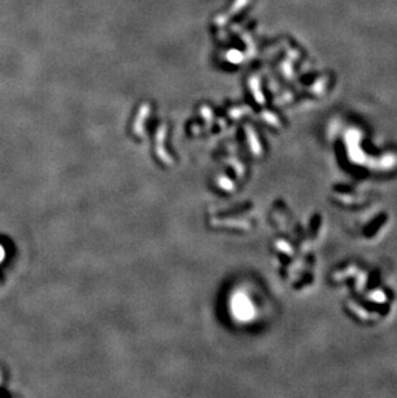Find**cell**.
Masks as SVG:
<instances>
[{"label":"cell","mask_w":397,"mask_h":398,"mask_svg":"<svg viewBox=\"0 0 397 398\" xmlns=\"http://www.w3.org/2000/svg\"><path fill=\"white\" fill-rule=\"evenodd\" d=\"M247 304V299L241 296V295H236L235 298L232 299V310H234L237 317L247 318L248 313L250 314V311H248Z\"/></svg>","instance_id":"1"},{"label":"cell","mask_w":397,"mask_h":398,"mask_svg":"<svg viewBox=\"0 0 397 398\" xmlns=\"http://www.w3.org/2000/svg\"><path fill=\"white\" fill-rule=\"evenodd\" d=\"M4 259H5V249H4V246L0 243V263L3 262Z\"/></svg>","instance_id":"2"},{"label":"cell","mask_w":397,"mask_h":398,"mask_svg":"<svg viewBox=\"0 0 397 398\" xmlns=\"http://www.w3.org/2000/svg\"><path fill=\"white\" fill-rule=\"evenodd\" d=\"M0 383H1V374H0Z\"/></svg>","instance_id":"3"}]
</instances>
